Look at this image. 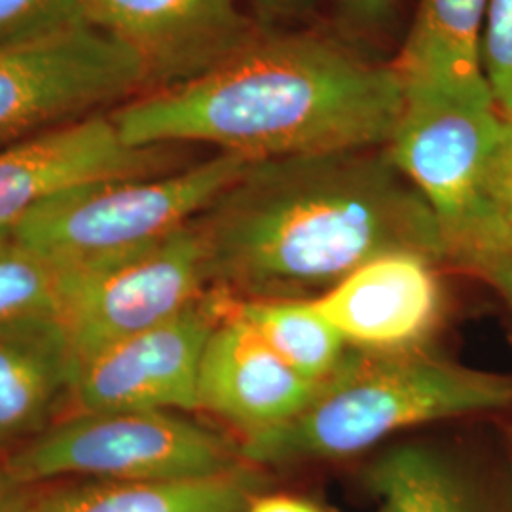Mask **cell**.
I'll return each instance as SVG.
<instances>
[{"instance_id": "6da1fadb", "label": "cell", "mask_w": 512, "mask_h": 512, "mask_svg": "<svg viewBox=\"0 0 512 512\" xmlns=\"http://www.w3.org/2000/svg\"><path fill=\"white\" fill-rule=\"evenodd\" d=\"M196 224L211 291L315 298L378 256L444 266L439 224L385 147L251 162Z\"/></svg>"}, {"instance_id": "7a4b0ae2", "label": "cell", "mask_w": 512, "mask_h": 512, "mask_svg": "<svg viewBox=\"0 0 512 512\" xmlns=\"http://www.w3.org/2000/svg\"><path fill=\"white\" fill-rule=\"evenodd\" d=\"M404 107L393 65L319 33H266L186 82L110 110L135 148L198 143L251 162L385 147Z\"/></svg>"}, {"instance_id": "3957f363", "label": "cell", "mask_w": 512, "mask_h": 512, "mask_svg": "<svg viewBox=\"0 0 512 512\" xmlns=\"http://www.w3.org/2000/svg\"><path fill=\"white\" fill-rule=\"evenodd\" d=\"M511 404L509 376L458 365L423 348L353 349L302 412L241 440L239 454L256 469L340 461L406 429L490 414Z\"/></svg>"}, {"instance_id": "277c9868", "label": "cell", "mask_w": 512, "mask_h": 512, "mask_svg": "<svg viewBox=\"0 0 512 512\" xmlns=\"http://www.w3.org/2000/svg\"><path fill=\"white\" fill-rule=\"evenodd\" d=\"M21 488L59 478L171 482L226 475L247 463L228 439L183 412H73L2 461Z\"/></svg>"}, {"instance_id": "5b68a950", "label": "cell", "mask_w": 512, "mask_h": 512, "mask_svg": "<svg viewBox=\"0 0 512 512\" xmlns=\"http://www.w3.org/2000/svg\"><path fill=\"white\" fill-rule=\"evenodd\" d=\"M503 129L494 95L404 90L385 150L431 209L454 268L503 226L488 194Z\"/></svg>"}, {"instance_id": "8992f818", "label": "cell", "mask_w": 512, "mask_h": 512, "mask_svg": "<svg viewBox=\"0 0 512 512\" xmlns=\"http://www.w3.org/2000/svg\"><path fill=\"white\" fill-rule=\"evenodd\" d=\"M249 165L243 156L219 152L164 175L74 186L40 203L12 234L59 264L131 251L194 222Z\"/></svg>"}, {"instance_id": "52a82bcc", "label": "cell", "mask_w": 512, "mask_h": 512, "mask_svg": "<svg viewBox=\"0 0 512 512\" xmlns=\"http://www.w3.org/2000/svg\"><path fill=\"white\" fill-rule=\"evenodd\" d=\"M209 291L207 251L194 220L131 251L61 264L55 317L80 365L173 319Z\"/></svg>"}, {"instance_id": "ba28073f", "label": "cell", "mask_w": 512, "mask_h": 512, "mask_svg": "<svg viewBox=\"0 0 512 512\" xmlns=\"http://www.w3.org/2000/svg\"><path fill=\"white\" fill-rule=\"evenodd\" d=\"M150 92L141 59L88 23L0 48V150Z\"/></svg>"}, {"instance_id": "9c48e42d", "label": "cell", "mask_w": 512, "mask_h": 512, "mask_svg": "<svg viewBox=\"0 0 512 512\" xmlns=\"http://www.w3.org/2000/svg\"><path fill=\"white\" fill-rule=\"evenodd\" d=\"M220 315V294L209 291L162 325L97 351L78 365L74 412L200 410L203 349Z\"/></svg>"}, {"instance_id": "30bf717a", "label": "cell", "mask_w": 512, "mask_h": 512, "mask_svg": "<svg viewBox=\"0 0 512 512\" xmlns=\"http://www.w3.org/2000/svg\"><path fill=\"white\" fill-rule=\"evenodd\" d=\"M84 19L141 59L150 92L213 69L260 35L239 0H84Z\"/></svg>"}, {"instance_id": "8fae6325", "label": "cell", "mask_w": 512, "mask_h": 512, "mask_svg": "<svg viewBox=\"0 0 512 512\" xmlns=\"http://www.w3.org/2000/svg\"><path fill=\"white\" fill-rule=\"evenodd\" d=\"M167 147H129L110 114H93L0 150V230L74 186L158 175Z\"/></svg>"}, {"instance_id": "7c38bea8", "label": "cell", "mask_w": 512, "mask_h": 512, "mask_svg": "<svg viewBox=\"0 0 512 512\" xmlns=\"http://www.w3.org/2000/svg\"><path fill=\"white\" fill-rule=\"evenodd\" d=\"M220 302L222 315L203 349L198 401L200 410L228 423L241 442L294 418L321 384L287 365L224 294Z\"/></svg>"}, {"instance_id": "4fadbf2b", "label": "cell", "mask_w": 512, "mask_h": 512, "mask_svg": "<svg viewBox=\"0 0 512 512\" xmlns=\"http://www.w3.org/2000/svg\"><path fill=\"white\" fill-rule=\"evenodd\" d=\"M439 264L393 253L370 260L311 302L366 353L423 348L442 313Z\"/></svg>"}, {"instance_id": "5bb4252c", "label": "cell", "mask_w": 512, "mask_h": 512, "mask_svg": "<svg viewBox=\"0 0 512 512\" xmlns=\"http://www.w3.org/2000/svg\"><path fill=\"white\" fill-rule=\"evenodd\" d=\"M384 512H512V469L497 471L437 444L404 442L368 463Z\"/></svg>"}, {"instance_id": "9a60e30c", "label": "cell", "mask_w": 512, "mask_h": 512, "mask_svg": "<svg viewBox=\"0 0 512 512\" xmlns=\"http://www.w3.org/2000/svg\"><path fill=\"white\" fill-rule=\"evenodd\" d=\"M78 359L57 317L0 330V450L27 442L71 401Z\"/></svg>"}, {"instance_id": "2e32d148", "label": "cell", "mask_w": 512, "mask_h": 512, "mask_svg": "<svg viewBox=\"0 0 512 512\" xmlns=\"http://www.w3.org/2000/svg\"><path fill=\"white\" fill-rule=\"evenodd\" d=\"M488 6L490 0H420L391 63L404 90L494 95L482 65Z\"/></svg>"}, {"instance_id": "e0dca14e", "label": "cell", "mask_w": 512, "mask_h": 512, "mask_svg": "<svg viewBox=\"0 0 512 512\" xmlns=\"http://www.w3.org/2000/svg\"><path fill=\"white\" fill-rule=\"evenodd\" d=\"M260 469L171 482L84 480L25 499L21 512H245L262 490Z\"/></svg>"}, {"instance_id": "ac0fdd59", "label": "cell", "mask_w": 512, "mask_h": 512, "mask_svg": "<svg viewBox=\"0 0 512 512\" xmlns=\"http://www.w3.org/2000/svg\"><path fill=\"white\" fill-rule=\"evenodd\" d=\"M226 302L287 365L315 384L329 382L353 353L311 298L234 300L226 296Z\"/></svg>"}, {"instance_id": "d6986e66", "label": "cell", "mask_w": 512, "mask_h": 512, "mask_svg": "<svg viewBox=\"0 0 512 512\" xmlns=\"http://www.w3.org/2000/svg\"><path fill=\"white\" fill-rule=\"evenodd\" d=\"M61 264L0 230V330L57 313Z\"/></svg>"}, {"instance_id": "ffe728a7", "label": "cell", "mask_w": 512, "mask_h": 512, "mask_svg": "<svg viewBox=\"0 0 512 512\" xmlns=\"http://www.w3.org/2000/svg\"><path fill=\"white\" fill-rule=\"evenodd\" d=\"M86 23L84 0H0V48Z\"/></svg>"}, {"instance_id": "44dd1931", "label": "cell", "mask_w": 512, "mask_h": 512, "mask_svg": "<svg viewBox=\"0 0 512 512\" xmlns=\"http://www.w3.org/2000/svg\"><path fill=\"white\" fill-rule=\"evenodd\" d=\"M482 65L497 107L512 114V0H490Z\"/></svg>"}, {"instance_id": "7402d4cb", "label": "cell", "mask_w": 512, "mask_h": 512, "mask_svg": "<svg viewBox=\"0 0 512 512\" xmlns=\"http://www.w3.org/2000/svg\"><path fill=\"white\" fill-rule=\"evenodd\" d=\"M459 270L480 277L494 287L512 308V228L503 224L494 236L478 245L458 264Z\"/></svg>"}, {"instance_id": "603a6c76", "label": "cell", "mask_w": 512, "mask_h": 512, "mask_svg": "<svg viewBox=\"0 0 512 512\" xmlns=\"http://www.w3.org/2000/svg\"><path fill=\"white\" fill-rule=\"evenodd\" d=\"M488 194L495 213L512 228V114H505V129L494 156Z\"/></svg>"}, {"instance_id": "cb8c5ba5", "label": "cell", "mask_w": 512, "mask_h": 512, "mask_svg": "<svg viewBox=\"0 0 512 512\" xmlns=\"http://www.w3.org/2000/svg\"><path fill=\"white\" fill-rule=\"evenodd\" d=\"M344 16L361 27H380L393 16L395 0H334Z\"/></svg>"}, {"instance_id": "d4e9b609", "label": "cell", "mask_w": 512, "mask_h": 512, "mask_svg": "<svg viewBox=\"0 0 512 512\" xmlns=\"http://www.w3.org/2000/svg\"><path fill=\"white\" fill-rule=\"evenodd\" d=\"M245 512H323L315 503L294 495L256 494Z\"/></svg>"}, {"instance_id": "484cf974", "label": "cell", "mask_w": 512, "mask_h": 512, "mask_svg": "<svg viewBox=\"0 0 512 512\" xmlns=\"http://www.w3.org/2000/svg\"><path fill=\"white\" fill-rule=\"evenodd\" d=\"M25 488H21L14 478L6 473L0 463V512H21L25 505Z\"/></svg>"}, {"instance_id": "4316f807", "label": "cell", "mask_w": 512, "mask_h": 512, "mask_svg": "<svg viewBox=\"0 0 512 512\" xmlns=\"http://www.w3.org/2000/svg\"><path fill=\"white\" fill-rule=\"evenodd\" d=\"M253 4L266 16L283 18L304 12L306 8H310L311 0H253Z\"/></svg>"}]
</instances>
